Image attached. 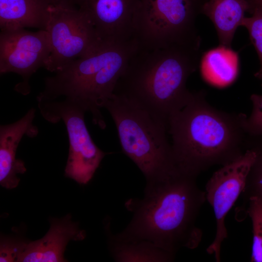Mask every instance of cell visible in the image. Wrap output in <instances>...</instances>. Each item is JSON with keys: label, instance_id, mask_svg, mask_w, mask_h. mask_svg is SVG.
<instances>
[{"label": "cell", "instance_id": "ba28073f", "mask_svg": "<svg viewBox=\"0 0 262 262\" xmlns=\"http://www.w3.org/2000/svg\"><path fill=\"white\" fill-rule=\"evenodd\" d=\"M40 113L51 123L62 120L66 127L69 152L65 176L80 184L92 179L107 154L93 141L86 126V112L78 105L64 99L38 101Z\"/></svg>", "mask_w": 262, "mask_h": 262}, {"label": "cell", "instance_id": "ffe728a7", "mask_svg": "<svg viewBox=\"0 0 262 262\" xmlns=\"http://www.w3.org/2000/svg\"><path fill=\"white\" fill-rule=\"evenodd\" d=\"M250 17H245L242 26L248 32L250 39L253 44L260 60V68L255 76L262 79V10L256 9Z\"/></svg>", "mask_w": 262, "mask_h": 262}, {"label": "cell", "instance_id": "ac0fdd59", "mask_svg": "<svg viewBox=\"0 0 262 262\" xmlns=\"http://www.w3.org/2000/svg\"><path fill=\"white\" fill-rule=\"evenodd\" d=\"M245 146L246 150H253L255 152L256 157L241 194L243 203L238 211L240 216L245 215L247 201L250 197H262V137L246 135Z\"/></svg>", "mask_w": 262, "mask_h": 262}, {"label": "cell", "instance_id": "e0dca14e", "mask_svg": "<svg viewBox=\"0 0 262 262\" xmlns=\"http://www.w3.org/2000/svg\"><path fill=\"white\" fill-rule=\"evenodd\" d=\"M110 222L105 225L108 245L115 262H171L175 255L144 241H124L117 239L111 232Z\"/></svg>", "mask_w": 262, "mask_h": 262}, {"label": "cell", "instance_id": "9a60e30c", "mask_svg": "<svg viewBox=\"0 0 262 262\" xmlns=\"http://www.w3.org/2000/svg\"><path fill=\"white\" fill-rule=\"evenodd\" d=\"M247 0H207L201 12L212 21L220 45L230 47L235 33L249 11Z\"/></svg>", "mask_w": 262, "mask_h": 262}, {"label": "cell", "instance_id": "d4e9b609", "mask_svg": "<svg viewBox=\"0 0 262 262\" xmlns=\"http://www.w3.org/2000/svg\"><path fill=\"white\" fill-rule=\"evenodd\" d=\"M200 0V1L203 2H205L207 0Z\"/></svg>", "mask_w": 262, "mask_h": 262}, {"label": "cell", "instance_id": "3957f363", "mask_svg": "<svg viewBox=\"0 0 262 262\" xmlns=\"http://www.w3.org/2000/svg\"><path fill=\"white\" fill-rule=\"evenodd\" d=\"M200 45L139 48L114 92L135 98L167 123L169 116L183 107L192 95L186 82L197 67Z\"/></svg>", "mask_w": 262, "mask_h": 262}, {"label": "cell", "instance_id": "8992f818", "mask_svg": "<svg viewBox=\"0 0 262 262\" xmlns=\"http://www.w3.org/2000/svg\"><path fill=\"white\" fill-rule=\"evenodd\" d=\"M197 0H137L133 16L139 48L153 49L200 42L195 27Z\"/></svg>", "mask_w": 262, "mask_h": 262}, {"label": "cell", "instance_id": "cb8c5ba5", "mask_svg": "<svg viewBox=\"0 0 262 262\" xmlns=\"http://www.w3.org/2000/svg\"><path fill=\"white\" fill-rule=\"evenodd\" d=\"M50 4H54L62 2H68L76 5L79 0H46Z\"/></svg>", "mask_w": 262, "mask_h": 262}, {"label": "cell", "instance_id": "4fadbf2b", "mask_svg": "<svg viewBox=\"0 0 262 262\" xmlns=\"http://www.w3.org/2000/svg\"><path fill=\"white\" fill-rule=\"evenodd\" d=\"M35 109H30L16 122L1 125L0 127V184L7 189L16 187L20 179L18 174L27 170L25 163L16 158V150L22 137H33L38 133L37 128L33 124Z\"/></svg>", "mask_w": 262, "mask_h": 262}, {"label": "cell", "instance_id": "44dd1931", "mask_svg": "<svg viewBox=\"0 0 262 262\" xmlns=\"http://www.w3.org/2000/svg\"><path fill=\"white\" fill-rule=\"evenodd\" d=\"M29 241L17 235H1L0 262H17Z\"/></svg>", "mask_w": 262, "mask_h": 262}, {"label": "cell", "instance_id": "7c38bea8", "mask_svg": "<svg viewBox=\"0 0 262 262\" xmlns=\"http://www.w3.org/2000/svg\"><path fill=\"white\" fill-rule=\"evenodd\" d=\"M50 228L42 238L29 241L17 262H66L64 257L66 246L70 241H82L85 232L70 214L61 218L49 219Z\"/></svg>", "mask_w": 262, "mask_h": 262}, {"label": "cell", "instance_id": "2e32d148", "mask_svg": "<svg viewBox=\"0 0 262 262\" xmlns=\"http://www.w3.org/2000/svg\"><path fill=\"white\" fill-rule=\"evenodd\" d=\"M202 77L210 84L227 86L236 79L239 71L238 53L230 47L223 45L206 51L200 63Z\"/></svg>", "mask_w": 262, "mask_h": 262}, {"label": "cell", "instance_id": "8fae6325", "mask_svg": "<svg viewBox=\"0 0 262 262\" xmlns=\"http://www.w3.org/2000/svg\"><path fill=\"white\" fill-rule=\"evenodd\" d=\"M137 0H79L76 5L88 16L102 42L121 43L135 39Z\"/></svg>", "mask_w": 262, "mask_h": 262}, {"label": "cell", "instance_id": "5bb4252c", "mask_svg": "<svg viewBox=\"0 0 262 262\" xmlns=\"http://www.w3.org/2000/svg\"><path fill=\"white\" fill-rule=\"evenodd\" d=\"M49 5L46 0H0L1 31L45 30Z\"/></svg>", "mask_w": 262, "mask_h": 262}, {"label": "cell", "instance_id": "277c9868", "mask_svg": "<svg viewBox=\"0 0 262 262\" xmlns=\"http://www.w3.org/2000/svg\"><path fill=\"white\" fill-rule=\"evenodd\" d=\"M139 48L136 40L103 43L90 55L77 59L44 81L37 101L62 98L92 115L94 124L104 129L101 109L112 96L129 62Z\"/></svg>", "mask_w": 262, "mask_h": 262}, {"label": "cell", "instance_id": "5b68a950", "mask_svg": "<svg viewBox=\"0 0 262 262\" xmlns=\"http://www.w3.org/2000/svg\"><path fill=\"white\" fill-rule=\"evenodd\" d=\"M104 108L115 122L123 152L139 168L146 182L178 170L164 120L135 98L117 92Z\"/></svg>", "mask_w": 262, "mask_h": 262}, {"label": "cell", "instance_id": "30bf717a", "mask_svg": "<svg viewBox=\"0 0 262 262\" xmlns=\"http://www.w3.org/2000/svg\"><path fill=\"white\" fill-rule=\"evenodd\" d=\"M50 53L47 32H31L25 29L1 31L0 33V73H15L23 82L16 90L23 95L30 91L31 76L45 64Z\"/></svg>", "mask_w": 262, "mask_h": 262}, {"label": "cell", "instance_id": "d6986e66", "mask_svg": "<svg viewBox=\"0 0 262 262\" xmlns=\"http://www.w3.org/2000/svg\"><path fill=\"white\" fill-rule=\"evenodd\" d=\"M247 205L245 215L251 218L253 234L250 262H262V197H250Z\"/></svg>", "mask_w": 262, "mask_h": 262}, {"label": "cell", "instance_id": "52a82bcc", "mask_svg": "<svg viewBox=\"0 0 262 262\" xmlns=\"http://www.w3.org/2000/svg\"><path fill=\"white\" fill-rule=\"evenodd\" d=\"M75 5L62 2L49 6L45 30L50 53L44 68L49 72L55 73L90 55L104 43L99 39L87 15Z\"/></svg>", "mask_w": 262, "mask_h": 262}, {"label": "cell", "instance_id": "7402d4cb", "mask_svg": "<svg viewBox=\"0 0 262 262\" xmlns=\"http://www.w3.org/2000/svg\"><path fill=\"white\" fill-rule=\"evenodd\" d=\"M250 100L252 111L249 116L246 115L244 119V129L248 135L262 137V95L253 94Z\"/></svg>", "mask_w": 262, "mask_h": 262}, {"label": "cell", "instance_id": "603a6c76", "mask_svg": "<svg viewBox=\"0 0 262 262\" xmlns=\"http://www.w3.org/2000/svg\"><path fill=\"white\" fill-rule=\"evenodd\" d=\"M249 4V12L252 13L254 10H262V0H247Z\"/></svg>", "mask_w": 262, "mask_h": 262}, {"label": "cell", "instance_id": "7a4b0ae2", "mask_svg": "<svg viewBox=\"0 0 262 262\" xmlns=\"http://www.w3.org/2000/svg\"><path fill=\"white\" fill-rule=\"evenodd\" d=\"M246 115L218 109L208 102L205 91H192L185 105L167 121L177 168L197 177L212 166L225 165L242 155Z\"/></svg>", "mask_w": 262, "mask_h": 262}, {"label": "cell", "instance_id": "6da1fadb", "mask_svg": "<svg viewBox=\"0 0 262 262\" xmlns=\"http://www.w3.org/2000/svg\"><path fill=\"white\" fill-rule=\"evenodd\" d=\"M196 178L177 170L146 182L142 198H131L125 203L132 216L115 237L147 241L174 255L182 247H197L203 233L196 223L206 198L205 192L197 185Z\"/></svg>", "mask_w": 262, "mask_h": 262}, {"label": "cell", "instance_id": "9c48e42d", "mask_svg": "<svg viewBox=\"0 0 262 262\" xmlns=\"http://www.w3.org/2000/svg\"><path fill=\"white\" fill-rule=\"evenodd\" d=\"M255 157L253 150L246 149L240 157L221 166L206 183V198L213 208L216 220L215 237L206 251L214 255L217 262L221 261V246L228 237L225 218L244 190Z\"/></svg>", "mask_w": 262, "mask_h": 262}]
</instances>
